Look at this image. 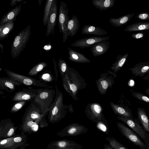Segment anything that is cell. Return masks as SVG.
I'll return each instance as SVG.
<instances>
[{"instance_id":"obj_1","label":"cell","mask_w":149,"mask_h":149,"mask_svg":"<svg viewBox=\"0 0 149 149\" xmlns=\"http://www.w3.org/2000/svg\"><path fill=\"white\" fill-rule=\"evenodd\" d=\"M62 80L64 88L73 99L76 101L79 100L77 94L79 91L86 87L87 83L78 72L69 67Z\"/></svg>"},{"instance_id":"obj_2","label":"cell","mask_w":149,"mask_h":149,"mask_svg":"<svg viewBox=\"0 0 149 149\" xmlns=\"http://www.w3.org/2000/svg\"><path fill=\"white\" fill-rule=\"evenodd\" d=\"M31 26H27L15 37L11 45V54L13 59L18 56L26 47L31 35Z\"/></svg>"},{"instance_id":"obj_3","label":"cell","mask_w":149,"mask_h":149,"mask_svg":"<svg viewBox=\"0 0 149 149\" xmlns=\"http://www.w3.org/2000/svg\"><path fill=\"white\" fill-rule=\"evenodd\" d=\"M37 94L33 100L39 106L42 113L50 110L53 102L56 91L49 88H38Z\"/></svg>"},{"instance_id":"obj_4","label":"cell","mask_w":149,"mask_h":149,"mask_svg":"<svg viewBox=\"0 0 149 149\" xmlns=\"http://www.w3.org/2000/svg\"><path fill=\"white\" fill-rule=\"evenodd\" d=\"M55 99L49 112V117L50 120H58L63 117L68 111V105L64 104L63 94L58 89L55 85Z\"/></svg>"},{"instance_id":"obj_5","label":"cell","mask_w":149,"mask_h":149,"mask_svg":"<svg viewBox=\"0 0 149 149\" xmlns=\"http://www.w3.org/2000/svg\"><path fill=\"white\" fill-rule=\"evenodd\" d=\"M117 119L127 125L144 141L146 149H149V134L145 131L136 118L134 119L118 116Z\"/></svg>"},{"instance_id":"obj_6","label":"cell","mask_w":149,"mask_h":149,"mask_svg":"<svg viewBox=\"0 0 149 149\" xmlns=\"http://www.w3.org/2000/svg\"><path fill=\"white\" fill-rule=\"evenodd\" d=\"M66 4L61 1L59 9L58 18L59 32L62 33L63 42L65 43L68 39L67 27L68 23L70 19L68 16L69 10L67 8Z\"/></svg>"},{"instance_id":"obj_7","label":"cell","mask_w":149,"mask_h":149,"mask_svg":"<svg viewBox=\"0 0 149 149\" xmlns=\"http://www.w3.org/2000/svg\"><path fill=\"white\" fill-rule=\"evenodd\" d=\"M8 77L18 81L22 85L26 86L33 85L37 87L51 88L52 86L43 83L40 80L31 77L21 75L5 69H4Z\"/></svg>"},{"instance_id":"obj_8","label":"cell","mask_w":149,"mask_h":149,"mask_svg":"<svg viewBox=\"0 0 149 149\" xmlns=\"http://www.w3.org/2000/svg\"><path fill=\"white\" fill-rule=\"evenodd\" d=\"M103 111V108L97 102L88 104L85 110L87 117L96 123L99 121L106 120Z\"/></svg>"},{"instance_id":"obj_9","label":"cell","mask_w":149,"mask_h":149,"mask_svg":"<svg viewBox=\"0 0 149 149\" xmlns=\"http://www.w3.org/2000/svg\"><path fill=\"white\" fill-rule=\"evenodd\" d=\"M117 125L121 134L126 139L140 149H146L144 143L135 132L122 123L117 122Z\"/></svg>"},{"instance_id":"obj_10","label":"cell","mask_w":149,"mask_h":149,"mask_svg":"<svg viewBox=\"0 0 149 149\" xmlns=\"http://www.w3.org/2000/svg\"><path fill=\"white\" fill-rule=\"evenodd\" d=\"M49 110L42 113L39 106L32 101L29 106L26 109L22 119V122L26 121L43 119L44 117L49 112Z\"/></svg>"},{"instance_id":"obj_11","label":"cell","mask_w":149,"mask_h":149,"mask_svg":"<svg viewBox=\"0 0 149 149\" xmlns=\"http://www.w3.org/2000/svg\"><path fill=\"white\" fill-rule=\"evenodd\" d=\"M24 134H18L12 137L0 140V149H17L24 144Z\"/></svg>"},{"instance_id":"obj_12","label":"cell","mask_w":149,"mask_h":149,"mask_svg":"<svg viewBox=\"0 0 149 149\" xmlns=\"http://www.w3.org/2000/svg\"><path fill=\"white\" fill-rule=\"evenodd\" d=\"M114 77L109 75V72L104 73L100 74V77L96 81L97 88L99 93L104 95L106 93L109 88H111L114 83Z\"/></svg>"},{"instance_id":"obj_13","label":"cell","mask_w":149,"mask_h":149,"mask_svg":"<svg viewBox=\"0 0 149 149\" xmlns=\"http://www.w3.org/2000/svg\"><path fill=\"white\" fill-rule=\"evenodd\" d=\"M18 127H15L10 118L1 120L0 122L1 140L15 136L16 131Z\"/></svg>"},{"instance_id":"obj_14","label":"cell","mask_w":149,"mask_h":149,"mask_svg":"<svg viewBox=\"0 0 149 149\" xmlns=\"http://www.w3.org/2000/svg\"><path fill=\"white\" fill-rule=\"evenodd\" d=\"M38 92V89H34L31 87L24 88L15 93L12 96V100L14 102L31 101L33 100Z\"/></svg>"},{"instance_id":"obj_15","label":"cell","mask_w":149,"mask_h":149,"mask_svg":"<svg viewBox=\"0 0 149 149\" xmlns=\"http://www.w3.org/2000/svg\"><path fill=\"white\" fill-rule=\"evenodd\" d=\"M109 38V36H91L78 40L70 45L74 47H79L83 49L91 47L96 43L107 41Z\"/></svg>"},{"instance_id":"obj_16","label":"cell","mask_w":149,"mask_h":149,"mask_svg":"<svg viewBox=\"0 0 149 149\" xmlns=\"http://www.w3.org/2000/svg\"><path fill=\"white\" fill-rule=\"evenodd\" d=\"M57 17V6L56 0H53L47 22L46 36L51 34L54 35V29L56 25Z\"/></svg>"},{"instance_id":"obj_17","label":"cell","mask_w":149,"mask_h":149,"mask_svg":"<svg viewBox=\"0 0 149 149\" xmlns=\"http://www.w3.org/2000/svg\"><path fill=\"white\" fill-rule=\"evenodd\" d=\"M129 70L135 77H142L149 73V61L137 63L134 67L129 68Z\"/></svg>"},{"instance_id":"obj_18","label":"cell","mask_w":149,"mask_h":149,"mask_svg":"<svg viewBox=\"0 0 149 149\" xmlns=\"http://www.w3.org/2000/svg\"><path fill=\"white\" fill-rule=\"evenodd\" d=\"M111 43L106 41L99 42L91 46V51L93 56L97 57L104 54L108 50Z\"/></svg>"},{"instance_id":"obj_19","label":"cell","mask_w":149,"mask_h":149,"mask_svg":"<svg viewBox=\"0 0 149 149\" xmlns=\"http://www.w3.org/2000/svg\"><path fill=\"white\" fill-rule=\"evenodd\" d=\"M68 59L72 61L79 63H87L91 62V61L83 54L68 47Z\"/></svg>"},{"instance_id":"obj_20","label":"cell","mask_w":149,"mask_h":149,"mask_svg":"<svg viewBox=\"0 0 149 149\" xmlns=\"http://www.w3.org/2000/svg\"><path fill=\"white\" fill-rule=\"evenodd\" d=\"M0 84L4 90L9 92H12L15 89V86H20L22 84L10 77H0Z\"/></svg>"},{"instance_id":"obj_21","label":"cell","mask_w":149,"mask_h":149,"mask_svg":"<svg viewBox=\"0 0 149 149\" xmlns=\"http://www.w3.org/2000/svg\"><path fill=\"white\" fill-rule=\"evenodd\" d=\"M107 33L104 29L93 25H85L82 29V34H90L97 36H104Z\"/></svg>"},{"instance_id":"obj_22","label":"cell","mask_w":149,"mask_h":149,"mask_svg":"<svg viewBox=\"0 0 149 149\" xmlns=\"http://www.w3.org/2000/svg\"><path fill=\"white\" fill-rule=\"evenodd\" d=\"M79 27V19L75 15L72 16L68 23L67 33L68 36H74L78 30Z\"/></svg>"},{"instance_id":"obj_23","label":"cell","mask_w":149,"mask_h":149,"mask_svg":"<svg viewBox=\"0 0 149 149\" xmlns=\"http://www.w3.org/2000/svg\"><path fill=\"white\" fill-rule=\"evenodd\" d=\"M22 5L17 6L8 11L2 17L0 22V26L8 21L16 18L21 10Z\"/></svg>"},{"instance_id":"obj_24","label":"cell","mask_w":149,"mask_h":149,"mask_svg":"<svg viewBox=\"0 0 149 149\" xmlns=\"http://www.w3.org/2000/svg\"><path fill=\"white\" fill-rule=\"evenodd\" d=\"M110 105L113 112L118 116L132 119H134L132 114L130 111L115 104L112 102H110Z\"/></svg>"},{"instance_id":"obj_25","label":"cell","mask_w":149,"mask_h":149,"mask_svg":"<svg viewBox=\"0 0 149 149\" xmlns=\"http://www.w3.org/2000/svg\"><path fill=\"white\" fill-rule=\"evenodd\" d=\"M135 14V13H131L121 16L117 18H111L109 22L114 27H120L130 21Z\"/></svg>"},{"instance_id":"obj_26","label":"cell","mask_w":149,"mask_h":149,"mask_svg":"<svg viewBox=\"0 0 149 149\" xmlns=\"http://www.w3.org/2000/svg\"><path fill=\"white\" fill-rule=\"evenodd\" d=\"M137 120L141 123L144 130L149 133V121L145 109L139 107L137 109Z\"/></svg>"},{"instance_id":"obj_27","label":"cell","mask_w":149,"mask_h":149,"mask_svg":"<svg viewBox=\"0 0 149 149\" xmlns=\"http://www.w3.org/2000/svg\"><path fill=\"white\" fill-rule=\"evenodd\" d=\"M115 1V0H92L93 5L101 11L113 7Z\"/></svg>"},{"instance_id":"obj_28","label":"cell","mask_w":149,"mask_h":149,"mask_svg":"<svg viewBox=\"0 0 149 149\" xmlns=\"http://www.w3.org/2000/svg\"><path fill=\"white\" fill-rule=\"evenodd\" d=\"M16 18L10 20L0 26V41L7 38L14 27Z\"/></svg>"},{"instance_id":"obj_29","label":"cell","mask_w":149,"mask_h":149,"mask_svg":"<svg viewBox=\"0 0 149 149\" xmlns=\"http://www.w3.org/2000/svg\"><path fill=\"white\" fill-rule=\"evenodd\" d=\"M128 55V53L123 55L119 54L116 57L117 60L112 64V66L111 68L115 73L118 71L124 65L127 59Z\"/></svg>"},{"instance_id":"obj_30","label":"cell","mask_w":149,"mask_h":149,"mask_svg":"<svg viewBox=\"0 0 149 149\" xmlns=\"http://www.w3.org/2000/svg\"><path fill=\"white\" fill-rule=\"evenodd\" d=\"M149 29V22H139L127 26L124 29V31L127 32H132Z\"/></svg>"},{"instance_id":"obj_31","label":"cell","mask_w":149,"mask_h":149,"mask_svg":"<svg viewBox=\"0 0 149 149\" xmlns=\"http://www.w3.org/2000/svg\"><path fill=\"white\" fill-rule=\"evenodd\" d=\"M53 0H47L45 3L42 21L43 24L47 26V19Z\"/></svg>"},{"instance_id":"obj_32","label":"cell","mask_w":149,"mask_h":149,"mask_svg":"<svg viewBox=\"0 0 149 149\" xmlns=\"http://www.w3.org/2000/svg\"><path fill=\"white\" fill-rule=\"evenodd\" d=\"M47 65L45 62H42L35 65L29 71L28 75L29 76H35L40 72Z\"/></svg>"},{"instance_id":"obj_33","label":"cell","mask_w":149,"mask_h":149,"mask_svg":"<svg viewBox=\"0 0 149 149\" xmlns=\"http://www.w3.org/2000/svg\"><path fill=\"white\" fill-rule=\"evenodd\" d=\"M106 140L114 149H129L113 137H107Z\"/></svg>"},{"instance_id":"obj_34","label":"cell","mask_w":149,"mask_h":149,"mask_svg":"<svg viewBox=\"0 0 149 149\" xmlns=\"http://www.w3.org/2000/svg\"><path fill=\"white\" fill-rule=\"evenodd\" d=\"M39 77L40 81L42 80L47 82H52L55 79L54 76L51 71L45 70Z\"/></svg>"},{"instance_id":"obj_35","label":"cell","mask_w":149,"mask_h":149,"mask_svg":"<svg viewBox=\"0 0 149 149\" xmlns=\"http://www.w3.org/2000/svg\"><path fill=\"white\" fill-rule=\"evenodd\" d=\"M58 65L62 77L65 74L69 66L67 62L65 60L62 59L58 60Z\"/></svg>"},{"instance_id":"obj_36","label":"cell","mask_w":149,"mask_h":149,"mask_svg":"<svg viewBox=\"0 0 149 149\" xmlns=\"http://www.w3.org/2000/svg\"><path fill=\"white\" fill-rule=\"evenodd\" d=\"M96 127L98 129L106 134L109 132V128L106 120L99 121L96 123Z\"/></svg>"},{"instance_id":"obj_37","label":"cell","mask_w":149,"mask_h":149,"mask_svg":"<svg viewBox=\"0 0 149 149\" xmlns=\"http://www.w3.org/2000/svg\"><path fill=\"white\" fill-rule=\"evenodd\" d=\"M27 102L26 101H20L15 103L10 109V112L14 113L17 112L24 106Z\"/></svg>"},{"instance_id":"obj_38","label":"cell","mask_w":149,"mask_h":149,"mask_svg":"<svg viewBox=\"0 0 149 149\" xmlns=\"http://www.w3.org/2000/svg\"><path fill=\"white\" fill-rule=\"evenodd\" d=\"M132 95L137 99L149 103V98L145 95L139 92L133 91Z\"/></svg>"},{"instance_id":"obj_39","label":"cell","mask_w":149,"mask_h":149,"mask_svg":"<svg viewBox=\"0 0 149 149\" xmlns=\"http://www.w3.org/2000/svg\"><path fill=\"white\" fill-rule=\"evenodd\" d=\"M135 17L140 20H147L149 19V13L147 12H143L137 14Z\"/></svg>"},{"instance_id":"obj_40","label":"cell","mask_w":149,"mask_h":149,"mask_svg":"<svg viewBox=\"0 0 149 149\" xmlns=\"http://www.w3.org/2000/svg\"><path fill=\"white\" fill-rule=\"evenodd\" d=\"M145 35V33H137L132 34L131 35V36L133 38L138 39L143 38Z\"/></svg>"},{"instance_id":"obj_41","label":"cell","mask_w":149,"mask_h":149,"mask_svg":"<svg viewBox=\"0 0 149 149\" xmlns=\"http://www.w3.org/2000/svg\"><path fill=\"white\" fill-rule=\"evenodd\" d=\"M53 62L54 63V69L55 70V83H56V81H57V79L58 77V70L57 68V64L56 62V61H55V60L54 57L53 58Z\"/></svg>"},{"instance_id":"obj_42","label":"cell","mask_w":149,"mask_h":149,"mask_svg":"<svg viewBox=\"0 0 149 149\" xmlns=\"http://www.w3.org/2000/svg\"><path fill=\"white\" fill-rule=\"evenodd\" d=\"M22 1L23 0H12L10 2V5L11 6H13Z\"/></svg>"},{"instance_id":"obj_43","label":"cell","mask_w":149,"mask_h":149,"mask_svg":"<svg viewBox=\"0 0 149 149\" xmlns=\"http://www.w3.org/2000/svg\"><path fill=\"white\" fill-rule=\"evenodd\" d=\"M58 146L61 148L65 147L67 145V143L65 141H60L58 143Z\"/></svg>"},{"instance_id":"obj_44","label":"cell","mask_w":149,"mask_h":149,"mask_svg":"<svg viewBox=\"0 0 149 149\" xmlns=\"http://www.w3.org/2000/svg\"><path fill=\"white\" fill-rule=\"evenodd\" d=\"M76 131V128L75 127H72L70 128L68 131L69 134H72Z\"/></svg>"},{"instance_id":"obj_45","label":"cell","mask_w":149,"mask_h":149,"mask_svg":"<svg viewBox=\"0 0 149 149\" xmlns=\"http://www.w3.org/2000/svg\"><path fill=\"white\" fill-rule=\"evenodd\" d=\"M68 112H69L70 113H73L74 111V110L72 104H70L69 105H68Z\"/></svg>"},{"instance_id":"obj_46","label":"cell","mask_w":149,"mask_h":149,"mask_svg":"<svg viewBox=\"0 0 149 149\" xmlns=\"http://www.w3.org/2000/svg\"><path fill=\"white\" fill-rule=\"evenodd\" d=\"M51 46L50 45H47L44 47V49L46 51H48L51 49Z\"/></svg>"},{"instance_id":"obj_47","label":"cell","mask_w":149,"mask_h":149,"mask_svg":"<svg viewBox=\"0 0 149 149\" xmlns=\"http://www.w3.org/2000/svg\"><path fill=\"white\" fill-rule=\"evenodd\" d=\"M104 149H114L109 145L105 144L104 145Z\"/></svg>"},{"instance_id":"obj_48","label":"cell","mask_w":149,"mask_h":149,"mask_svg":"<svg viewBox=\"0 0 149 149\" xmlns=\"http://www.w3.org/2000/svg\"><path fill=\"white\" fill-rule=\"evenodd\" d=\"M0 47L1 51V53H2L3 52V45L0 43Z\"/></svg>"},{"instance_id":"obj_49","label":"cell","mask_w":149,"mask_h":149,"mask_svg":"<svg viewBox=\"0 0 149 149\" xmlns=\"http://www.w3.org/2000/svg\"><path fill=\"white\" fill-rule=\"evenodd\" d=\"M145 92L148 95H149V88H148L145 91Z\"/></svg>"},{"instance_id":"obj_50","label":"cell","mask_w":149,"mask_h":149,"mask_svg":"<svg viewBox=\"0 0 149 149\" xmlns=\"http://www.w3.org/2000/svg\"><path fill=\"white\" fill-rule=\"evenodd\" d=\"M42 1V0H38V4H39V6H40L41 5Z\"/></svg>"},{"instance_id":"obj_51","label":"cell","mask_w":149,"mask_h":149,"mask_svg":"<svg viewBox=\"0 0 149 149\" xmlns=\"http://www.w3.org/2000/svg\"><path fill=\"white\" fill-rule=\"evenodd\" d=\"M25 147V145H23L19 147V149H24Z\"/></svg>"},{"instance_id":"obj_52","label":"cell","mask_w":149,"mask_h":149,"mask_svg":"<svg viewBox=\"0 0 149 149\" xmlns=\"http://www.w3.org/2000/svg\"><path fill=\"white\" fill-rule=\"evenodd\" d=\"M4 94V92L3 91L0 90V95H3Z\"/></svg>"},{"instance_id":"obj_53","label":"cell","mask_w":149,"mask_h":149,"mask_svg":"<svg viewBox=\"0 0 149 149\" xmlns=\"http://www.w3.org/2000/svg\"><path fill=\"white\" fill-rule=\"evenodd\" d=\"M0 89L2 90H4L3 88L1 86V85L0 84Z\"/></svg>"},{"instance_id":"obj_54","label":"cell","mask_w":149,"mask_h":149,"mask_svg":"<svg viewBox=\"0 0 149 149\" xmlns=\"http://www.w3.org/2000/svg\"><path fill=\"white\" fill-rule=\"evenodd\" d=\"M1 62V56H0V63Z\"/></svg>"},{"instance_id":"obj_55","label":"cell","mask_w":149,"mask_h":149,"mask_svg":"<svg viewBox=\"0 0 149 149\" xmlns=\"http://www.w3.org/2000/svg\"><path fill=\"white\" fill-rule=\"evenodd\" d=\"M1 140V135H0V140Z\"/></svg>"},{"instance_id":"obj_56","label":"cell","mask_w":149,"mask_h":149,"mask_svg":"<svg viewBox=\"0 0 149 149\" xmlns=\"http://www.w3.org/2000/svg\"><path fill=\"white\" fill-rule=\"evenodd\" d=\"M1 105H0V107Z\"/></svg>"}]
</instances>
